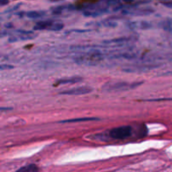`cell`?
I'll list each match as a JSON object with an SVG mask.
<instances>
[{
	"instance_id": "9c48e42d",
	"label": "cell",
	"mask_w": 172,
	"mask_h": 172,
	"mask_svg": "<svg viewBox=\"0 0 172 172\" xmlns=\"http://www.w3.org/2000/svg\"><path fill=\"white\" fill-rule=\"evenodd\" d=\"M82 78L79 76H72V77H66L62 78L60 79H58L55 83V86L62 85H73V84H77L79 82L82 81Z\"/></svg>"
},
{
	"instance_id": "d6986e66",
	"label": "cell",
	"mask_w": 172,
	"mask_h": 172,
	"mask_svg": "<svg viewBox=\"0 0 172 172\" xmlns=\"http://www.w3.org/2000/svg\"><path fill=\"white\" fill-rule=\"evenodd\" d=\"M172 100V99H151V100H146L148 101H160V100Z\"/></svg>"
},
{
	"instance_id": "9a60e30c",
	"label": "cell",
	"mask_w": 172,
	"mask_h": 172,
	"mask_svg": "<svg viewBox=\"0 0 172 172\" xmlns=\"http://www.w3.org/2000/svg\"><path fill=\"white\" fill-rule=\"evenodd\" d=\"M46 12L45 11H29L25 14V16L29 19H40L42 18L43 16H45Z\"/></svg>"
},
{
	"instance_id": "44dd1931",
	"label": "cell",
	"mask_w": 172,
	"mask_h": 172,
	"mask_svg": "<svg viewBox=\"0 0 172 172\" xmlns=\"http://www.w3.org/2000/svg\"><path fill=\"white\" fill-rule=\"evenodd\" d=\"M13 110L11 107H0V111H8Z\"/></svg>"
},
{
	"instance_id": "8fae6325",
	"label": "cell",
	"mask_w": 172,
	"mask_h": 172,
	"mask_svg": "<svg viewBox=\"0 0 172 172\" xmlns=\"http://www.w3.org/2000/svg\"><path fill=\"white\" fill-rule=\"evenodd\" d=\"M159 26L167 32H172V18H165L161 20L159 23Z\"/></svg>"
},
{
	"instance_id": "7c38bea8",
	"label": "cell",
	"mask_w": 172,
	"mask_h": 172,
	"mask_svg": "<svg viewBox=\"0 0 172 172\" xmlns=\"http://www.w3.org/2000/svg\"><path fill=\"white\" fill-rule=\"evenodd\" d=\"M19 34V33H18ZM37 37V35H25V34H19V36H12L9 37V42H15L18 41H25V40H31L34 37Z\"/></svg>"
},
{
	"instance_id": "5bb4252c",
	"label": "cell",
	"mask_w": 172,
	"mask_h": 172,
	"mask_svg": "<svg viewBox=\"0 0 172 172\" xmlns=\"http://www.w3.org/2000/svg\"><path fill=\"white\" fill-rule=\"evenodd\" d=\"M40 171V169L39 167L37 166V165H34V164H30V165H25L21 167L20 169H19L16 172H39Z\"/></svg>"
},
{
	"instance_id": "6da1fadb",
	"label": "cell",
	"mask_w": 172,
	"mask_h": 172,
	"mask_svg": "<svg viewBox=\"0 0 172 172\" xmlns=\"http://www.w3.org/2000/svg\"><path fill=\"white\" fill-rule=\"evenodd\" d=\"M81 49L85 53L75 58L74 62L79 65L96 66L104 60L103 53L97 48L93 47H82Z\"/></svg>"
},
{
	"instance_id": "7402d4cb",
	"label": "cell",
	"mask_w": 172,
	"mask_h": 172,
	"mask_svg": "<svg viewBox=\"0 0 172 172\" xmlns=\"http://www.w3.org/2000/svg\"><path fill=\"white\" fill-rule=\"evenodd\" d=\"M134 0H123V2L127 3H133Z\"/></svg>"
},
{
	"instance_id": "30bf717a",
	"label": "cell",
	"mask_w": 172,
	"mask_h": 172,
	"mask_svg": "<svg viewBox=\"0 0 172 172\" xmlns=\"http://www.w3.org/2000/svg\"><path fill=\"white\" fill-rule=\"evenodd\" d=\"M127 25L132 30H148L152 27V24L148 21H130Z\"/></svg>"
},
{
	"instance_id": "ba28073f",
	"label": "cell",
	"mask_w": 172,
	"mask_h": 172,
	"mask_svg": "<svg viewBox=\"0 0 172 172\" xmlns=\"http://www.w3.org/2000/svg\"><path fill=\"white\" fill-rule=\"evenodd\" d=\"M157 67L158 66H155V65H137V66H132L130 68H127L123 69V71L129 72V73H141V72H146L148 70H151Z\"/></svg>"
},
{
	"instance_id": "2e32d148",
	"label": "cell",
	"mask_w": 172,
	"mask_h": 172,
	"mask_svg": "<svg viewBox=\"0 0 172 172\" xmlns=\"http://www.w3.org/2000/svg\"><path fill=\"white\" fill-rule=\"evenodd\" d=\"M71 6H65V5H60V6H57V7H53L51 9V11L52 13V14L55 15H58L63 13L64 10L66 9H69Z\"/></svg>"
},
{
	"instance_id": "52a82bcc",
	"label": "cell",
	"mask_w": 172,
	"mask_h": 172,
	"mask_svg": "<svg viewBox=\"0 0 172 172\" xmlns=\"http://www.w3.org/2000/svg\"><path fill=\"white\" fill-rule=\"evenodd\" d=\"M133 39H134L133 37H120V38H116V39H112L110 41H104V43L107 46H117V47H122L123 45H127V43L131 42L133 41Z\"/></svg>"
},
{
	"instance_id": "5b68a950",
	"label": "cell",
	"mask_w": 172,
	"mask_h": 172,
	"mask_svg": "<svg viewBox=\"0 0 172 172\" xmlns=\"http://www.w3.org/2000/svg\"><path fill=\"white\" fill-rule=\"evenodd\" d=\"M92 90L93 89L89 86H80L77 88L69 89L67 90H63L59 92V94L63 95H82L89 94L90 92H92Z\"/></svg>"
},
{
	"instance_id": "3957f363",
	"label": "cell",
	"mask_w": 172,
	"mask_h": 172,
	"mask_svg": "<svg viewBox=\"0 0 172 172\" xmlns=\"http://www.w3.org/2000/svg\"><path fill=\"white\" fill-rule=\"evenodd\" d=\"M64 27V25L59 21H54L51 20H41L34 25V30H50V31H59Z\"/></svg>"
},
{
	"instance_id": "8992f818",
	"label": "cell",
	"mask_w": 172,
	"mask_h": 172,
	"mask_svg": "<svg viewBox=\"0 0 172 172\" xmlns=\"http://www.w3.org/2000/svg\"><path fill=\"white\" fill-rule=\"evenodd\" d=\"M154 12V10L151 8H141V9H127L123 10V14L133 15V16H146Z\"/></svg>"
},
{
	"instance_id": "cb8c5ba5",
	"label": "cell",
	"mask_w": 172,
	"mask_h": 172,
	"mask_svg": "<svg viewBox=\"0 0 172 172\" xmlns=\"http://www.w3.org/2000/svg\"><path fill=\"white\" fill-rule=\"evenodd\" d=\"M51 2H60V1H63V0H49Z\"/></svg>"
},
{
	"instance_id": "e0dca14e",
	"label": "cell",
	"mask_w": 172,
	"mask_h": 172,
	"mask_svg": "<svg viewBox=\"0 0 172 172\" xmlns=\"http://www.w3.org/2000/svg\"><path fill=\"white\" fill-rule=\"evenodd\" d=\"M12 65H8V64H2L0 65V70H6V69H11L13 68Z\"/></svg>"
},
{
	"instance_id": "4fadbf2b",
	"label": "cell",
	"mask_w": 172,
	"mask_h": 172,
	"mask_svg": "<svg viewBox=\"0 0 172 172\" xmlns=\"http://www.w3.org/2000/svg\"><path fill=\"white\" fill-rule=\"evenodd\" d=\"M98 117H81V118H75L62 121L61 123H81V122H89V121H98Z\"/></svg>"
},
{
	"instance_id": "7a4b0ae2",
	"label": "cell",
	"mask_w": 172,
	"mask_h": 172,
	"mask_svg": "<svg viewBox=\"0 0 172 172\" xmlns=\"http://www.w3.org/2000/svg\"><path fill=\"white\" fill-rule=\"evenodd\" d=\"M142 82H134V83H128V82H110L106 83L102 87V89L106 92H116V91H125L135 89L140 86Z\"/></svg>"
},
{
	"instance_id": "ac0fdd59",
	"label": "cell",
	"mask_w": 172,
	"mask_h": 172,
	"mask_svg": "<svg viewBox=\"0 0 172 172\" xmlns=\"http://www.w3.org/2000/svg\"><path fill=\"white\" fill-rule=\"evenodd\" d=\"M163 5H165V6L167 7V8L172 9V0L171 1H168V2H164V3H163Z\"/></svg>"
},
{
	"instance_id": "603a6c76",
	"label": "cell",
	"mask_w": 172,
	"mask_h": 172,
	"mask_svg": "<svg viewBox=\"0 0 172 172\" xmlns=\"http://www.w3.org/2000/svg\"><path fill=\"white\" fill-rule=\"evenodd\" d=\"M164 75H172V72H167L166 74H165Z\"/></svg>"
},
{
	"instance_id": "277c9868",
	"label": "cell",
	"mask_w": 172,
	"mask_h": 172,
	"mask_svg": "<svg viewBox=\"0 0 172 172\" xmlns=\"http://www.w3.org/2000/svg\"><path fill=\"white\" fill-rule=\"evenodd\" d=\"M133 134V128L130 126H122L118 127L112 128L109 135L111 138L113 139H118V140H123L129 137Z\"/></svg>"
},
{
	"instance_id": "ffe728a7",
	"label": "cell",
	"mask_w": 172,
	"mask_h": 172,
	"mask_svg": "<svg viewBox=\"0 0 172 172\" xmlns=\"http://www.w3.org/2000/svg\"><path fill=\"white\" fill-rule=\"evenodd\" d=\"M9 3V0H0V6H3V5H7Z\"/></svg>"
}]
</instances>
